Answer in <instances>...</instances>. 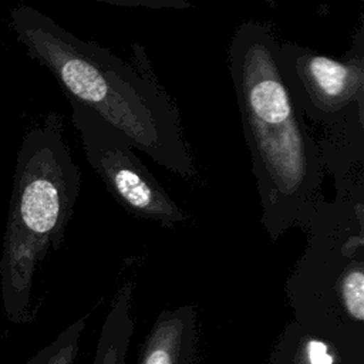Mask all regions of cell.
Instances as JSON below:
<instances>
[{
    "mask_svg": "<svg viewBox=\"0 0 364 364\" xmlns=\"http://www.w3.org/2000/svg\"><path fill=\"white\" fill-rule=\"evenodd\" d=\"M10 17L28 57L53 74L70 105L97 115L166 171L200 181L179 109L141 44L131 46L125 61L30 6L14 7Z\"/></svg>",
    "mask_w": 364,
    "mask_h": 364,
    "instance_id": "obj_1",
    "label": "cell"
},
{
    "mask_svg": "<svg viewBox=\"0 0 364 364\" xmlns=\"http://www.w3.org/2000/svg\"><path fill=\"white\" fill-rule=\"evenodd\" d=\"M228 67L252 158L260 222L276 242L291 228L303 230L326 199L317 139L286 84L280 41L269 23L247 20L236 27Z\"/></svg>",
    "mask_w": 364,
    "mask_h": 364,
    "instance_id": "obj_2",
    "label": "cell"
},
{
    "mask_svg": "<svg viewBox=\"0 0 364 364\" xmlns=\"http://www.w3.org/2000/svg\"><path fill=\"white\" fill-rule=\"evenodd\" d=\"M80 186L63 117L48 112L26 132L16 158L0 259L3 310L14 324L34 318V276L47 255L60 249Z\"/></svg>",
    "mask_w": 364,
    "mask_h": 364,
    "instance_id": "obj_3",
    "label": "cell"
},
{
    "mask_svg": "<svg viewBox=\"0 0 364 364\" xmlns=\"http://www.w3.org/2000/svg\"><path fill=\"white\" fill-rule=\"evenodd\" d=\"M284 283L294 321L364 364V199H324Z\"/></svg>",
    "mask_w": 364,
    "mask_h": 364,
    "instance_id": "obj_4",
    "label": "cell"
},
{
    "mask_svg": "<svg viewBox=\"0 0 364 364\" xmlns=\"http://www.w3.org/2000/svg\"><path fill=\"white\" fill-rule=\"evenodd\" d=\"M71 107V121L80 134L88 164L100 175L111 196L134 218L175 229L188 213L134 152L132 145L97 115Z\"/></svg>",
    "mask_w": 364,
    "mask_h": 364,
    "instance_id": "obj_5",
    "label": "cell"
},
{
    "mask_svg": "<svg viewBox=\"0 0 364 364\" xmlns=\"http://www.w3.org/2000/svg\"><path fill=\"white\" fill-rule=\"evenodd\" d=\"M286 84L303 117L320 128L364 115V23L343 58L280 43Z\"/></svg>",
    "mask_w": 364,
    "mask_h": 364,
    "instance_id": "obj_6",
    "label": "cell"
},
{
    "mask_svg": "<svg viewBox=\"0 0 364 364\" xmlns=\"http://www.w3.org/2000/svg\"><path fill=\"white\" fill-rule=\"evenodd\" d=\"M320 129V162L333 176L334 195L364 199V115Z\"/></svg>",
    "mask_w": 364,
    "mask_h": 364,
    "instance_id": "obj_7",
    "label": "cell"
},
{
    "mask_svg": "<svg viewBox=\"0 0 364 364\" xmlns=\"http://www.w3.org/2000/svg\"><path fill=\"white\" fill-rule=\"evenodd\" d=\"M198 316L193 304L162 310L148 331L138 364H193Z\"/></svg>",
    "mask_w": 364,
    "mask_h": 364,
    "instance_id": "obj_8",
    "label": "cell"
},
{
    "mask_svg": "<svg viewBox=\"0 0 364 364\" xmlns=\"http://www.w3.org/2000/svg\"><path fill=\"white\" fill-rule=\"evenodd\" d=\"M134 283L125 279L115 291L102 323L92 364H127V355L134 334L132 317Z\"/></svg>",
    "mask_w": 364,
    "mask_h": 364,
    "instance_id": "obj_9",
    "label": "cell"
},
{
    "mask_svg": "<svg viewBox=\"0 0 364 364\" xmlns=\"http://www.w3.org/2000/svg\"><path fill=\"white\" fill-rule=\"evenodd\" d=\"M272 364H363L331 341L289 321L274 343Z\"/></svg>",
    "mask_w": 364,
    "mask_h": 364,
    "instance_id": "obj_10",
    "label": "cell"
},
{
    "mask_svg": "<svg viewBox=\"0 0 364 364\" xmlns=\"http://www.w3.org/2000/svg\"><path fill=\"white\" fill-rule=\"evenodd\" d=\"M87 316L77 318L24 364H75Z\"/></svg>",
    "mask_w": 364,
    "mask_h": 364,
    "instance_id": "obj_11",
    "label": "cell"
}]
</instances>
